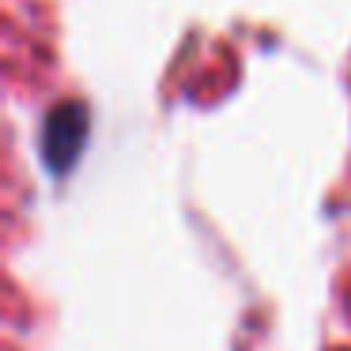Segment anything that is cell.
Instances as JSON below:
<instances>
[{
	"label": "cell",
	"mask_w": 351,
	"mask_h": 351,
	"mask_svg": "<svg viewBox=\"0 0 351 351\" xmlns=\"http://www.w3.org/2000/svg\"><path fill=\"white\" fill-rule=\"evenodd\" d=\"M84 136H87L84 106H76V102L61 106L46 125V162L53 170H69L72 162H76L80 147H84Z\"/></svg>",
	"instance_id": "obj_1"
}]
</instances>
